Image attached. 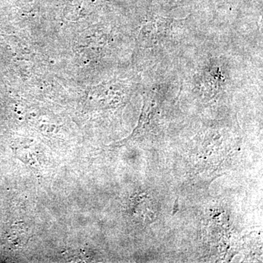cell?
Listing matches in <instances>:
<instances>
[{"label": "cell", "instance_id": "7a4b0ae2", "mask_svg": "<svg viewBox=\"0 0 263 263\" xmlns=\"http://www.w3.org/2000/svg\"><path fill=\"white\" fill-rule=\"evenodd\" d=\"M8 241L15 247H23L31 238L30 230L23 222H17L10 227L7 233Z\"/></svg>", "mask_w": 263, "mask_h": 263}, {"label": "cell", "instance_id": "6da1fadb", "mask_svg": "<svg viewBox=\"0 0 263 263\" xmlns=\"http://www.w3.org/2000/svg\"><path fill=\"white\" fill-rule=\"evenodd\" d=\"M172 19L162 16L148 17L146 23L141 29V46L148 50V58L155 57L160 53L161 48H163L171 41L174 34L175 27Z\"/></svg>", "mask_w": 263, "mask_h": 263}]
</instances>
